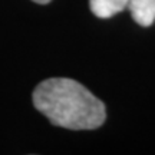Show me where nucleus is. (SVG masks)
<instances>
[{
  "mask_svg": "<svg viewBox=\"0 0 155 155\" xmlns=\"http://www.w3.org/2000/svg\"><path fill=\"white\" fill-rule=\"evenodd\" d=\"M33 105L53 125L66 129H96L106 119L104 102L79 82L50 78L33 91Z\"/></svg>",
  "mask_w": 155,
  "mask_h": 155,
  "instance_id": "nucleus-1",
  "label": "nucleus"
},
{
  "mask_svg": "<svg viewBox=\"0 0 155 155\" xmlns=\"http://www.w3.org/2000/svg\"><path fill=\"white\" fill-rule=\"evenodd\" d=\"M127 9L134 20L144 28L155 22V0H129Z\"/></svg>",
  "mask_w": 155,
  "mask_h": 155,
  "instance_id": "nucleus-2",
  "label": "nucleus"
},
{
  "mask_svg": "<svg viewBox=\"0 0 155 155\" xmlns=\"http://www.w3.org/2000/svg\"><path fill=\"white\" fill-rule=\"evenodd\" d=\"M129 0H89V7L96 17L109 19L116 13L125 10Z\"/></svg>",
  "mask_w": 155,
  "mask_h": 155,
  "instance_id": "nucleus-3",
  "label": "nucleus"
},
{
  "mask_svg": "<svg viewBox=\"0 0 155 155\" xmlns=\"http://www.w3.org/2000/svg\"><path fill=\"white\" fill-rule=\"evenodd\" d=\"M32 2L39 3V5H48V3H49V2H52V0H32Z\"/></svg>",
  "mask_w": 155,
  "mask_h": 155,
  "instance_id": "nucleus-4",
  "label": "nucleus"
}]
</instances>
